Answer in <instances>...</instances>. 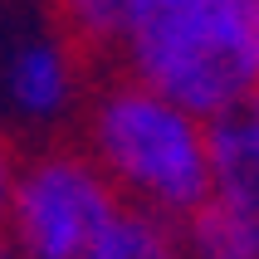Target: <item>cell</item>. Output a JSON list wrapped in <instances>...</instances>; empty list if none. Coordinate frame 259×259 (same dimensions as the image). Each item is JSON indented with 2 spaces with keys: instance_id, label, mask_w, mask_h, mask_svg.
Returning <instances> with one entry per match:
<instances>
[{
  "instance_id": "obj_1",
  "label": "cell",
  "mask_w": 259,
  "mask_h": 259,
  "mask_svg": "<svg viewBox=\"0 0 259 259\" xmlns=\"http://www.w3.org/2000/svg\"><path fill=\"white\" fill-rule=\"evenodd\" d=\"M254 25L259 0H132L122 29L132 78L215 117L259 88Z\"/></svg>"
},
{
  "instance_id": "obj_2",
  "label": "cell",
  "mask_w": 259,
  "mask_h": 259,
  "mask_svg": "<svg viewBox=\"0 0 259 259\" xmlns=\"http://www.w3.org/2000/svg\"><path fill=\"white\" fill-rule=\"evenodd\" d=\"M88 142L117 196H132L137 210L186 220L210 196V152L205 117L161 98L157 88L127 83L108 88L88 117Z\"/></svg>"
},
{
  "instance_id": "obj_3",
  "label": "cell",
  "mask_w": 259,
  "mask_h": 259,
  "mask_svg": "<svg viewBox=\"0 0 259 259\" xmlns=\"http://www.w3.org/2000/svg\"><path fill=\"white\" fill-rule=\"evenodd\" d=\"M117 210L122 196L93 157L44 152L15 166L5 240L20 259H83Z\"/></svg>"
},
{
  "instance_id": "obj_4",
  "label": "cell",
  "mask_w": 259,
  "mask_h": 259,
  "mask_svg": "<svg viewBox=\"0 0 259 259\" xmlns=\"http://www.w3.org/2000/svg\"><path fill=\"white\" fill-rule=\"evenodd\" d=\"M205 152H210V196L259 210V88L235 108L205 117Z\"/></svg>"
},
{
  "instance_id": "obj_5",
  "label": "cell",
  "mask_w": 259,
  "mask_h": 259,
  "mask_svg": "<svg viewBox=\"0 0 259 259\" xmlns=\"http://www.w3.org/2000/svg\"><path fill=\"white\" fill-rule=\"evenodd\" d=\"M181 225L191 259H259V210H245L225 196H205Z\"/></svg>"
},
{
  "instance_id": "obj_6",
  "label": "cell",
  "mask_w": 259,
  "mask_h": 259,
  "mask_svg": "<svg viewBox=\"0 0 259 259\" xmlns=\"http://www.w3.org/2000/svg\"><path fill=\"white\" fill-rule=\"evenodd\" d=\"M10 98L29 117H54L73 98V69L59 44H25L10 59Z\"/></svg>"
},
{
  "instance_id": "obj_7",
  "label": "cell",
  "mask_w": 259,
  "mask_h": 259,
  "mask_svg": "<svg viewBox=\"0 0 259 259\" xmlns=\"http://www.w3.org/2000/svg\"><path fill=\"white\" fill-rule=\"evenodd\" d=\"M83 259H181L171 225L152 210H137V205H122L113 215V225L93 240Z\"/></svg>"
},
{
  "instance_id": "obj_8",
  "label": "cell",
  "mask_w": 259,
  "mask_h": 259,
  "mask_svg": "<svg viewBox=\"0 0 259 259\" xmlns=\"http://www.w3.org/2000/svg\"><path fill=\"white\" fill-rule=\"evenodd\" d=\"M59 15H64V29H69L78 44H108L122 39L132 15V0H54Z\"/></svg>"
},
{
  "instance_id": "obj_9",
  "label": "cell",
  "mask_w": 259,
  "mask_h": 259,
  "mask_svg": "<svg viewBox=\"0 0 259 259\" xmlns=\"http://www.w3.org/2000/svg\"><path fill=\"white\" fill-rule=\"evenodd\" d=\"M10 186H15V161L10 147L0 142V240H5V220H10Z\"/></svg>"
},
{
  "instance_id": "obj_10",
  "label": "cell",
  "mask_w": 259,
  "mask_h": 259,
  "mask_svg": "<svg viewBox=\"0 0 259 259\" xmlns=\"http://www.w3.org/2000/svg\"><path fill=\"white\" fill-rule=\"evenodd\" d=\"M0 259H20V254L10 249V240H0Z\"/></svg>"
},
{
  "instance_id": "obj_11",
  "label": "cell",
  "mask_w": 259,
  "mask_h": 259,
  "mask_svg": "<svg viewBox=\"0 0 259 259\" xmlns=\"http://www.w3.org/2000/svg\"><path fill=\"white\" fill-rule=\"evenodd\" d=\"M254 73H259V25H254Z\"/></svg>"
}]
</instances>
